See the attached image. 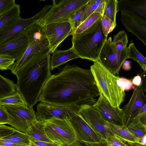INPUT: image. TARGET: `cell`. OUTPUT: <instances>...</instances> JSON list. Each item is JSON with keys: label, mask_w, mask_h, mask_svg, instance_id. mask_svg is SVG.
Returning <instances> with one entry per match:
<instances>
[{"label": "cell", "mask_w": 146, "mask_h": 146, "mask_svg": "<svg viewBox=\"0 0 146 146\" xmlns=\"http://www.w3.org/2000/svg\"><path fill=\"white\" fill-rule=\"evenodd\" d=\"M100 93L90 69L67 63L51 74L38 102L58 106L92 105Z\"/></svg>", "instance_id": "1"}, {"label": "cell", "mask_w": 146, "mask_h": 146, "mask_svg": "<svg viewBox=\"0 0 146 146\" xmlns=\"http://www.w3.org/2000/svg\"><path fill=\"white\" fill-rule=\"evenodd\" d=\"M49 49L41 51L17 74V90L27 104L32 107L38 102L45 83L51 75Z\"/></svg>", "instance_id": "2"}, {"label": "cell", "mask_w": 146, "mask_h": 146, "mask_svg": "<svg viewBox=\"0 0 146 146\" xmlns=\"http://www.w3.org/2000/svg\"><path fill=\"white\" fill-rule=\"evenodd\" d=\"M102 17L83 32L72 35V47L80 58L94 62L98 60L107 39L102 30Z\"/></svg>", "instance_id": "3"}, {"label": "cell", "mask_w": 146, "mask_h": 146, "mask_svg": "<svg viewBox=\"0 0 146 146\" xmlns=\"http://www.w3.org/2000/svg\"><path fill=\"white\" fill-rule=\"evenodd\" d=\"M94 62L90 69L100 93L112 106L119 107L125 96V91L121 87L120 78L110 72L98 60Z\"/></svg>", "instance_id": "4"}, {"label": "cell", "mask_w": 146, "mask_h": 146, "mask_svg": "<svg viewBox=\"0 0 146 146\" xmlns=\"http://www.w3.org/2000/svg\"><path fill=\"white\" fill-rule=\"evenodd\" d=\"M89 0H52L49 11L40 21L36 23L42 27L56 23L68 22L73 14L86 4Z\"/></svg>", "instance_id": "5"}, {"label": "cell", "mask_w": 146, "mask_h": 146, "mask_svg": "<svg viewBox=\"0 0 146 146\" xmlns=\"http://www.w3.org/2000/svg\"><path fill=\"white\" fill-rule=\"evenodd\" d=\"M45 129L48 138L62 146L67 145L76 140L74 131L68 120L53 118L46 121Z\"/></svg>", "instance_id": "6"}, {"label": "cell", "mask_w": 146, "mask_h": 146, "mask_svg": "<svg viewBox=\"0 0 146 146\" xmlns=\"http://www.w3.org/2000/svg\"><path fill=\"white\" fill-rule=\"evenodd\" d=\"M8 114L10 122L8 124L15 129L25 133L31 125L37 120L32 107L26 105H3Z\"/></svg>", "instance_id": "7"}, {"label": "cell", "mask_w": 146, "mask_h": 146, "mask_svg": "<svg viewBox=\"0 0 146 146\" xmlns=\"http://www.w3.org/2000/svg\"><path fill=\"white\" fill-rule=\"evenodd\" d=\"M81 107L77 105L61 106L40 102L36 106L37 119L46 121L53 118L68 120L79 114Z\"/></svg>", "instance_id": "8"}, {"label": "cell", "mask_w": 146, "mask_h": 146, "mask_svg": "<svg viewBox=\"0 0 146 146\" xmlns=\"http://www.w3.org/2000/svg\"><path fill=\"white\" fill-rule=\"evenodd\" d=\"M112 38L107 39L102 49L98 60L106 68L114 75H119L124 61L128 58L127 47L117 51L112 45Z\"/></svg>", "instance_id": "9"}, {"label": "cell", "mask_w": 146, "mask_h": 146, "mask_svg": "<svg viewBox=\"0 0 146 146\" xmlns=\"http://www.w3.org/2000/svg\"><path fill=\"white\" fill-rule=\"evenodd\" d=\"M42 27L49 42L50 54L67 37L73 34L72 26L69 22L51 23Z\"/></svg>", "instance_id": "10"}, {"label": "cell", "mask_w": 146, "mask_h": 146, "mask_svg": "<svg viewBox=\"0 0 146 146\" xmlns=\"http://www.w3.org/2000/svg\"><path fill=\"white\" fill-rule=\"evenodd\" d=\"M79 114L103 139L105 140L108 136H115L110 131L108 123L92 105L82 106Z\"/></svg>", "instance_id": "11"}, {"label": "cell", "mask_w": 146, "mask_h": 146, "mask_svg": "<svg viewBox=\"0 0 146 146\" xmlns=\"http://www.w3.org/2000/svg\"><path fill=\"white\" fill-rule=\"evenodd\" d=\"M100 93L99 98L92 105L94 107L108 123L124 127L122 108L112 106L105 96Z\"/></svg>", "instance_id": "12"}, {"label": "cell", "mask_w": 146, "mask_h": 146, "mask_svg": "<svg viewBox=\"0 0 146 146\" xmlns=\"http://www.w3.org/2000/svg\"><path fill=\"white\" fill-rule=\"evenodd\" d=\"M36 23L34 16L24 19L21 16L9 21L0 29V45L7 42Z\"/></svg>", "instance_id": "13"}, {"label": "cell", "mask_w": 146, "mask_h": 146, "mask_svg": "<svg viewBox=\"0 0 146 146\" xmlns=\"http://www.w3.org/2000/svg\"><path fill=\"white\" fill-rule=\"evenodd\" d=\"M68 121L74 131L76 140L94 142L104 140L79 114L71 118Z\"/></svg>", "instance_id": "14"}, {"label": "cell", "mask_w": 146, "mask_h": 146, "mask_svg": "<svg viewBox=\"0 0 146 146\" xmlns=\"http://www.w3.org/2000/svg\"><path fill=\"white\" fill-rule=\"evenodd\" d=\"M121 20L125 29L146 46V21L132 14L121 12Z\"/></svg>", "instance_id": "15"}, {"label": "cell", "mask_w": 146, "mask_h": 146, "mask_svg": "<svg viewBox=\"0 0 146 146\" xmlns=\"http://www.w3.org/2000/svg\"><path fill=\"white\" fill-rule=\"evenodd\" d=\"M28 44V39L23 32L0 45V54L10 56L17 60L24 54Z\"/></svg>", "instance_id": "16"}, {"label": "cell", "mask_w": 146, "mask_h": 146, "mask_svg": "<svg viewBox=\"0 0 146 146\" xmlns=\"http://www.w3.org/2000/svg\"><path fill=\"white\" fill-rule=\"evenodd\" d=\"M146 104V96L142 84L136 87L129 102L122 108L124 127H126L131 116Z\"/></svg>", "instance_id": "17"}, {"label": "cell", "mask_w": 146, "mask_h": 146, "mask_svg": "<svg viewBox=\"0 0 146 146\" xmlns=\"http://www.w3.org/2000/svg\"><path fill=\"white\" fill-rule=\"evenodd\" d=\"M117 11L132 14L146 21V0L117 1Z\"/></svg>", "instance_id": "18"}, {"label": "cell", "mask_w": 146, "mask_h": 146, "mask_svg": "<svg viewBox=\"0 0 146 146\" xmlns=\"http://www.w3.org/2000/svg\"><path fill=\"white\" fill-rule=\"evenodd\" d=\"M28 43L35 42L42 50L49 49V43L43 27L37 23L31 25L23 31Z\"/></svg>", "instance_id": "19"}, {"label": "cell", "mask_w": 146, "mask_h": 146, "mask_svg": "<svg viewBox=\"0 0 146 146\" xmlns=\"http://www.w3.org/2000/svg\"><path fill=\"white\" fill-rule=\"evenodd\" d=\"M28 44V47L24 54L9 68V70L15 75L16 76L19 71L36 56L42 51L44 50H41L34 41Z\"/></svg>", "instance_id": "20"}, {"label": "cell", "mask_w": 146, "mask_h": 146, "mask_svg": "<svg viewBox=\"0 0 146 146\" xmlns=\"http://www.w3.org/2000/svg\"><path fill=\"white\" fill-rule=\"evenodd\" d=\"M80 58L73 48L66 50H56L51 57V71L71 60Z\"/></svg>", "instance_id": "21"}, {"label": "cell", "mask_w": 146, "mask_h": 146, "mask_svg": "<svg viewBox=\"0 0 146 146\" xmlns=\"http://www.w3.org/2000/svg\"><path fill=\"white\" fill-rule=\"evenodd\" d=\"M45 123L46 121L37 120L31 125L25 133L30 139L41 141L53 142L48 138L46 133Z\"/></svg>", "instance_id": "22"}, {"label": "cell", "mask_w": 146, "mask_h": 146, "mask_svg": "<svg viewBox=\"0 0 146 146\" xmlns=\"http://www.w3.org/2000/svg\"><path fill=\"white\" fill-rule=\"evenodd\" d=\"M110 129L114 135L131 146H141L138 140L126 127L108 123Z\"/></svg>", "instance_id": "23"}, {"label": "cell", "mask_w": 146, "mask_h": 146, "mask_svg": "<svg viewBox=\"0 0 146 146\" xmlns=\"http://www.w3.org/2000/svg\"><path fill=\"white\" fill-rule=\"evenodd\" d=\"M17 92L16 84L0 75V99L12 95Z\"/></svg>", "instance_id": "24"}, {"label": "cell", "mask_w": 146, "mask_h": 146, "mask_svg": "<svg viewBox=\"0 0 146 146\" xmlns=\"http://www.w3.org/2000/svg\"><path fill=\"white\" fill-rule=\"evenodd\" d=\"M126 128L138 140L139 142L146 134V126L142 123L139 119L129 123Z\"/></svg>", "instance_id": "25"}, {"label": "cell", "mask_w": 146, "mask_h": 146, "mask_svg": "<svg viewBox=\"0 0 146 146\" xmlns=\"http://www.w3.org/2000/svg\"><path fill=\"white\" fill-rule=\"evenodd\" d=\"M127 48L128 58L132 59L136 61L143 71H146V58L137 50L134 43H130Z\"/></svg>", "instance_id": "26"}, {"label": "cell", "mask_w": 146, "mask_h": 146, "mask_svg": "<svg viewBox=\"0 0 146 146\" xmlns=\"http://www.w3.org/2000/svg\"><path fill=\"white\" fill-rule=\"evenodd\" d=\"M21 13L20 6L16 4L7 11L0 15V29L9 21L20 16Z\"/></svg>", "instance_id": "27"}, {"label": "cell", "mask_w": 146, "mask_h": 146, "mask_svg": "<svg viewBox=\"0 0 146 146\" xmlns=\"http://www.w3.org/2000/svg\"><path fill=\"white\" fill-rule=\"evenodd\" d=\"M128 39L126 33L124 30L119 31L116 35H113L112 45L117 51L121 50L127 47Z\"/></svg>", "instance_id": "28"}, {"label": "cell", "mask_w": 146, "mask_h": 146, "mask_svg": "<svg viewBox=\"0 0 146 146\" xmlns=\"http://www.w3.org/2000/svg\"><path fill=\"white\" fill-rule=\"evenodd\" d=\"M117 0H107L102 15L112 20L116 25V17L117 12Z\"/></svg>", "instance_id": "29"}, {"label": "cell", "mask_w": 146, "mask_h": 146, "mask_svg": "<svg viewBox=\"0 0 146 146\" xmlns=\"http://www.w3.org/2000/svg\"><path fill=\"white\" fill-rule=\"evenodd\" d=\"M102 16L100 13H94L80 25L73 34L79 33L86 30L92 26Z\"/></svg>", "instance_id": "30"}, {"label": "cell", "mask_w": 146, "mask_h": 146, "mask_svg": "<svg viewBox=\"0 0 146 146\" xmlns=\"http://www.w3.org/2000/svg\"><path fill=\"white\" fill-rule=\"evenodd\" d=\"M3 139L10 140L29 146L31 142L29 137L25 133L16 129L10 135Z\"/></svg>", "instance_id": "31"}, {"label": "cell", "mask_w": 146, "mask_h": 146, "mask_svg": "<svg viewBox=\"0 0 146 146\" xmlns=\"http://www.w3.org/2000/svg\"><path fill=\"white\" fill-rule=\"evenodd\" d=\"M26 105L27 104L21 94L18 91L15 94L0 99V105Z\"/></svg>", "instance_id": "32"}, {"label": "cell", "mask_w": 146, "mask_h": 146, "mask_svg": "<svg viewBox=\"0 0 146 146\" xmlns=\"http://www.w3.org/2000/svg\"><path fill=\"white\" fill-rule=\"evenodd\" d=\"M86 4L76 11L72 15L70 20L73 28V33L81 23V20L85 9Z\"/></svg>", "instance_id": "33"}, {"label": "cell", "mask_w": 146, "mask_h": 146, "mask_svg": "<svg viewBox=\"0 0 146 146\" xmlns=\"http://www.w3.org/2000/svg\"><path fill=\"white\" fill-rule=\"evenodd\" d=\"M15 60L10 56L0 54V70L2 71L9 70L15 64Z\"/></svg>", "instance_id": "34"}, {"label": "cell", "mask_w": 146, "mask_h": 146, "mask_svg": "<svg viewBox=\"0 0 146 146\" xmlns=\"http://www.w3.org/2000/svg\"><path fill=\"white\" fill-rule=\"evenodd\" d=\"M98 5L96 0H89L81 20V23L94 13L96 12Z\"/></svg>", "instance_id": "35"}, {"label": "cell", "mask_w": 146, "mask_h": 146, "mask_svg": "<svg viewBox=\"0 0 146 146\" xmlns=\"http://www.w3.org/2000/svg\"><path fill=\"white\" fill-rule=\"evenodd\" d=\"M102 25L103 33L106 37L116 26L112 20L104 15H102Z\"/></svg>", "instance_id": "36"}, {"label": "cell", "mask_w": 146, "mask_h": 146, "mask_svg": "<svg viewBox=\"0 0 146 146\" xmlns=\"http://www.w3.org/2000/svg\"><path fill=\"white\" fill-rule=\"evenodd\" d=\"M105 140L107 146H131L126 142L115 136H108Z\"/></svg>", "instance_id": "37"}, {"label": "cell", "mask_w": 146, "mask_h": 146, "mask_svg": "<svg viewBox=\"0 0 146 146\" xmlns=\"http://www.w3.org/2000/svg\"><path fill=\"white\" fill-rule=\"evenodd\" d=\"M66 146H107L105 140L97 142H87L75 140L72 143Z\"/></svg>", "instance_id": "38"}, {"label": "cell", "mask_w": 146, "mask_h": 146, "mask_svg": "<svg viewBox=\"0 0 146 146\" xmlns=\"http://www.w3.org/2000/svg\"><path fill=\"white\" fill-rule=\"evenodd\" d=\"M16 4L15 0H0V15L7 11Z\"/></svg>", "instance_id": "39"}, {"label": "cell", "mask_w": 146, "mask_h": 146, "mask_svg": "<svg viewBox=\"0 0 146 146\" xmlns=\"http://www.w3.org/2000/svg\"><path fill=\"white\" fill-rule=\"evenodd\" d=\"M15 129L5 125L0 124V139L7 137L13 133Z\"/></svg>", "instance_id": "40"}, {"label": "cell", "mask_w": 146, "mask_h": 146, "mask_svg": "<svg viewBox=\"0 0 146 146\" xmlns=\"http://www.w3.org/2000/svg\"><path fill=\"white\" fill-rule=\"evenodd\" d=\"M10 122L9 115L3 105H0V124H9Z\"/></svg>", "instance_id": "41"}, {"label": "cell", "mask_w": 146, "mask_h": 146, "mask_svg": "<svg viewBox=\"0 0 146 146\" xmlns=\"http://www.w3.org/2000/svg\"><path fill=\"white\" fill-rule=\"evenodd\" d=\"M120 80L122 88L125 91L135 89L136 87L134 86L132 80H128L121 77L120 78Z\"/></svg>", "instance_id": "42"}, {"label": "cell", "mask_w": 146, "mask_h": 146, "mask_svg": "<svg viewBox=\"0 0 146 146\" xmlns=\"http://www.w3.org/2000/svg\"><path fill=\"white\" fill-rule=\"evenodd\" d=\"M30 139L31 142L29 146H62L55 143L46 142Z\"/></svg>", "instance_id": "43"}, {"label": "cell", "mask_w": 146, "mask_h": 146, "mask_svg": "<svg viewBox=\"0 0 146 146\" xmlns=\"http://www.w3.org/2000/svg\"><path fill=\"white\" fill-rule=\"evenodd\" d=\"M0 146H29L12 140L0 139Z\"/></svg>", "instance_id": "44"}, {"label": "cell", "mask_w": 146, "mask_h": 146, "mask_svg": "<svg viewBox=\"0 0 146 146\" xmlns=\"http://www.w3.org/2000/svg\"><path fill=\"white\" fill-rule=\"evenodd\" d=\"M146 112V104L142 107L137 112L131 116L128 123L127 125L131 122L138 119L143 115Z\"/></svg>", "instance_id": "45"}, {"label": "cell", "mask_w": 146, "mask_h": 146, "mask_svg": "<svg viewBox=\"0 0 146 146\" xmlns=\"http://www.w3.org/2000/svg\"><path fill=\"white\" fill-rule=\"evenodd\" d=\"M98 5L96 12L100 13L103 15L107 0H96Z\"/></svg>", "instance_id": "46"}, {"label": "cell", "mask_w": 146, "mask_h": 146, "mask_svg": "<svg viewBox=\"0 0 146 146\" xmlns=\"http://www.w3.org/2000/svg\"><path fill=\"white\" fill-rule=\"evenodd\" d=\"M133 84L137 86H139L142 84V80L141 76L138 74L132 80Z\"/></svg>", "instance_id": "47"}, {"label": "cell", "mask_w": 146, "mask_h": 146, "mask_svg": "<svg viewBox=\"0 0 146 146\" xmlns=\"http://www.w3.org/2000/svg\"><path fill=\"white\" fill-rule=\"evenodd\" d=\"M141 76L142 80V85L144 92H146V71L141 72Z\"/></svg>", "instance_id": "48"}, {"label": "cell", "mask_w": 146, "mask_h": 146, "mask_svg": "<svg viewBox=\"0 0 146 146\" xmlns=\"http://www.w3.org/2000/svg\"><path fill=\"white\" fill-rule=\"evenodd\" d=\"M122 66L124 70L127 71L130 70L131 67V61L127 60H125Z\"/></svg>", "instance_id": "49"}, {"label": "cell", "mask_w": 146, "mask_h": 146, "mask_svg": "<svg viewBox=\"0 0 146 146\" xmlns=\"http://www.w3.org/2000/svg\"><path fill=\"white\" fill-rule=\"evenodd\" d=\"M137 119H139L142 123L146 126V112Z\"/></svg>", "instance_id": "50"}, {"label": "cell", "mask_w": 146, "mask_h": 146, "mask_svg": "<svg viewBox=\"0 0 146 146\" xmlns=\"http://www.w3.org/2000/svg\"><path fill=\"white\" fill-rule=\"evenodd\" d=\"M139 142L141 146H146V134L140 140Z\"/></svg>", "instance_id": "51"}]
</instances>
